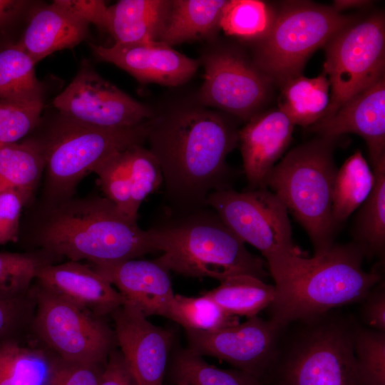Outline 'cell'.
I'll use <instances>...</instances> for the list:
<instances>
[{"instance_id": "6da1fadb", "label": "cell", "mask_w": 385, "mask_h": 385, "mask_svg": "<svg viewBox=\"0 0 385 385\" xmlns=\"http://www.w3.org/2000/svg\"><path fill=\"white\" fill-rule=\"evenodd\" d=\"M238 132L222 114L201 108L152 119L147 140L160 166L173 214L206 207L212 192L229 188L226 158L238 143Z\"/></svg>"}, {"instance_id": "7a4b0ae2", "label": "cell", "mask_w": 385, "mask_h": 385, "mask_svg": "<svg viewBox=\"0 0 385 385\" xmlns=\"http://www.w3.org/2000/svg\"><path fill=\"white\" fill-rule=\"evenodd\" d=\"M364 257L361 247L352 242L334 244L310 258L300 252L268 268L275 283L270 319L284 327L362 301L382 280L377 270L363 269Z\"/></svg>"}, {"instance_id": "3957f363", "label": "cell", "mask_w": 385, "mask_h": 385, "mask_svg": "<svg viewBox=\"0 0 385 385\" xmlns=\"http://www.w3.org/2000/svg\"><path fill=\"white\" fill-rule=\"evenodd\" d=\"M36 240L50 255L110 264L155 252L148 230L106 197L69 198L51 205Z\"/></svg>"}, {"instance_id": "277c9868", "label": "cell", "mask_w": 385, "mask_h": 385, "mask_svg": "<svg viewBox=\"0 0 385 385\" xmlns=\"http://www.w3.org/2000/svg\"><path fill=\"white\" fill-rule=\"evenodd\" d=\"M206 207L148 230L155 251L163 252L155 261L186 277L221 282L249 274L263 280L267 276L264 261L247 250L214 210Z\"/></svg>"}, {"instance_id": "5b68a950", "label": "cell", "mask_w": 385, "mask_h": 385, "mask_svg": "<svg viewBox=\"0 0 385 385\" xmlns=\"http://www.w3.org/2000/svg\"><path fill=\"white\" fill-rule=\"evenodd\" d=\"M337 140L317 137L289 150L268 174L265 187L284 204L321 255L334 245L337 225L332 216V192L337 168Z\"/></svg>"}, {"instance_id": "8992f818", "label": "cell", "mask_w": 385, "mask_h": 385, "mask_svg": "<svg viewBox=\"0 0 385 385\" xmlns=\"http://www.w3.org/2000/svg\"><path fill=\"white\" fill-rule=\"evenodd\" d=\"M328 313L294 322L297 329L286 342L281 334L265 384L360 385L354 349L357 325Z\"/></svg>"}, {"instance_id": "52a82bcc", "label": "cell", "mask_w": 385, "mask_h": 385, "mask_svg": "<svg viewBox=\"0 0 385 385\" xmlns=\"http://www.w3.org/2000/svg\"><path fill=\"white\" fill-rule=\"evenodd\" d=\"M60 115L45 140H38L51 205L71 198L78 183L113 155L143 145L153 119L134 127L106 128Z\"/></svg>"}, {"instance_id": "ba28073f", "label": "cell", "mask_w": 385, "mask_h": 385, "mask_svg": "<svg viewBox=\"0 0 385 385\" xmlns=\"http://www.w3.org/2000/svg\"><path fill=\"white\" fill-rule=\"evenodd\" d=\"M359 19L312 1H284L276 9L270 31L255 42L253 62L279 86L302 74L308 59L318 48Z\"/></svg>"}, {"instance_id": "9c48e42d", "label": "cell", "mask_w": 385, "mask_h": 385, "mask_svg": "<svg viewBox=\"0 0 385 385\" xmlns=\"http://www.w3.org/2000/svg\"><path fill=\"white\" fill-rule=\"evenodd\" d=\"M324 48L323 72L329 81L331 94L322 119L334 115L347 101L384 77V14L375 12L360 18L337 33Z\"/></svg>"}, {"instance_id": "30bf717a", "label": "cell", "mask_w": 385, "mask_h": 385, "mask_svg": "<svg viewBox=\"0 0 385 385\" xmlns=\"http://www.w3.org/2000/svg\"><path fill=\"white\" fill-rule=\"evenodd\" d=\"M33 328L48 351L73 364H106L116 342L101 319L38 284L34 289Z\"/></svg>"}, {"instance_id": "8fae6325", "label": "cell", "mask_w": 385, "mask_h": 385, "mask_svg": "<svg viewBox=\"0 0 385 385\" xmlns=\"http://www.w3.org/2000/svg\"><path fill=\"white\" fill-rule=\"evenodd\" d=\"M207 206L241 240L260 250L268 267L300 252L293 244L286 206L267 188L245 192L215 190L208 195Z\"/></svg>"}, {"instance_id": "7c38bea8", "label": "cell", "mask_w": 385, "mask_h": 385, "mask_svg": "<svg viewBox=\"0 0 385 385\" xmlns=\"http://www.w3.org/2000/svg\"><path fill=\"white\" fill-rule=\"evenodd\" d=\"M202 104L248 120L270 99L274 83L238 49L218 48L203 58Z\"/></svg>"}, {"instance_id": "4fadbf2b", "label": "cell", "mask_w": 385, "mask_h": 385, "mask_svg": "<svg viewBox=\"0 0 385 385\" xmlns=\"http://www.w3.org/2000/svg\"><path fill=\"white\" fill-rule=\"evenodd\" d=\"M284 327L257 316L210 332L185 329L188 348L223 360L265 384Z\"/></svg>"}, {"instance_id": "5bb4252c", "label": "cell", "mask_w": 385, "mask_h": 385, "mask_svg": "<svg viewBox=\"0 0 385 385\" xmlns=\"http://www.w3.org/2000/svg\"><path fill=\"white\" fill-rule=\"evenodd\" d=\"M60 115L106 128L137 126L153 118L151 110L83 65L70 84L53 100Z\"/></svg>"}, {"instance_id": "9a60e30c", "label": "cell", "mask_w": 385, "mask_h": 385, "mask_svg": "<svg viewBox=\"0 0 385 385\" xmlns=\"http://www.w3.org/2000/svg\"><path fill=\"white\" fill-rule=\"evenodd\" d=\"M116 342L137 385H163L173 334L125 302L112 314Z\"/></svg>"}, {"instance_id": "2e32d148", "label": "cell", "mask_w": 385, "mask_h": 385, "mask_svg": "<svg viewBox=\"0 0 385 385\" xmlns=\"http://www.w3.org/2000/svg\"><path fill=\"white\" fill-rule=\"evenodd\" d=\"M93 173L105 197L136 219L145 198L163 183L160 166L149 149L135 145L116 153Z\"/></svg>"}, {"instance_id": "e0dca14e", "label": "cell", "mask_w": 385, "mask_h": 385, "mask_svg": "<svg viewBox=\"0 0 385 385\" xmlns=\"http://www.w3.org/2000/svg\"><path fill=\"white\" fill-rule=\"evenodd\" d=\"M99 59L125 70L138 81L178 86L195 73L199 61L158 41L115 43L110 47L91 44Z\"/></svg>"}, {"instance_id": "ac0fdd59", "label": "cell", "mask_w": 385, "mask_h": 385, "mask_svg": "<svg viewBox=\"0 0 385 385\" xmlns=\"http://www.w3.org/2000/svg\"><path fill=\"white\" fill-rule=\"evenodd\" d=\"M308 128L319 137L334 140L346 133L356 134L366 143L372 167L384 162L385 77Z\"/></svg>"}, {"instance_id": "d6986e66", "label": "cell", "mask_w": 385, "mask_h": 385, "mask_svg": "<svg viewBox=\"0 0 385 385\" xmlns=\"http://www.w3.org/2000/svg\"><path fill=\"white\" fill-rule=\"evenodd\" d=\"M294 125L279 108L259 112L238 132L250 190L266 188V178L292 140Z\"/></svg>"}, {"instance_id": "ffe728a7", "label": "cell", "mask_w": 385, "mask_h": 385, "mask_svg": "<svg viewBox=\"0 0 385 385\" xmlns=\"http://www.w3.org/2000/svg\"><path fill=\"white\" fill-rule=\"evenodd\" d=\"M91 267L145 317H167L175 294L169 271L155 260L131 259Z\"/></svg>"}, {"instance_id": "44dd1931", "label": "cell", "mask_w": 385, "mask_h": 385, "mask_svg": "<svg viewBox=\"0 0 385 385\" xmlns=\"http://www.w3.org/2000/svg\"><path fill=\"white\" fill-rule=\"evenodd\" d=\"M36 279L43 287L99 317L111 314L125 302L106 279L80 262L45 265Z\"/></svg>"}, {"instance_id": "7402d4cb", "label": "cell", "mask_w": 385, "mask_h": 385, "mask_svg": "<svg viewBox=\"0 0 385 385\" xmlns=\"http://www.w3.org/2000/svg\"><path fill=\"white\" fill-rule=\"evenodd\" d=\"M88 25L54 1L32 14L16 43L36 63L55 51L73 48L83 41Z\"/></svg>"}, {"instance_id": "603a6c76", "label": "cell", "mask_w": 385, "mask_h": 385, "mask_svg": "<svg viewBox=\"0 0 385 385\" xmlns=\"http://www.w3.org/2000/svg\"><path fill=\"white\" fill-rule=\"evenodd\" d=\"M171 1L121 0L108 6L107 31L115 43L158 41Z\"/></svg>"}, {"instance_id": "cb8c5ba5", "label": "cell", "mask_w": 385, "mask_h": 385, "mask_svg": "<svg viewBox=\"0 0 385 385\" xmlns=\"http://www.w3.org/2000/svg\"><path fill=\"white\" fill-rule=\"evenodd\" d=\"M224 0H174L158 41L170 46L213 36L220 28Z\"/></svg>"}, {"instance_id": "d4e9b609", "label": "cell", "mask_w": 385, "mask_h": 385, "mask_svg": "<svg viewBox=\"0 0 385 385\" xmlns=\"http://www.w3.org/2000/svg\"><path fill=\"white\" fill-rule=\"evenodd\" d=\"M278 108L294 125L309 128L324 115L330 99V83L322 71L316 77L302 74L280 84Z\"/></svg>"}, {"instance_id": "484cf974", "label": "cell", "mask_w": 385, "mask_h": 385, "mask_svg": "<svg viewBox=\"0 0 385 385\" xmlns=\"http://www.w3.org/2000/svg\"><path fill=\"white\" fill-rule=\"evenodd\" d=\"M50 353L21 340L0 343V385H48L58 359Z\"/></svg>"}, {"instance_id": "4316f807", "label": "cell", "mask_w": 385, "mask_h": 385, "mask_svg": "<svg viewBox=\"0 0 385 385\" xmlns=\"http://www.w3.org/2000/svg\"><path fill=\"white\" fill-rule=\"evenodd\" d=\"M44 167V157L38 140L0 142V191L16 189L31 199Z\"/></svg>"}, {"instance_id": "83f0119b", "label": "cell", "mask_w": 385, "mask_h": 385, "mask_svg": "<svg viewBox=\"0 0 385 385\" xmlns=\"http://www.w3.org/2000/svg\"><path fill=\"white\" fill-rule=\"evenodd\" d=\"M204 294L227 315L249 318L269 307L275 295V287L252 275L236 274L223 279L218 287Z\"/></svg>"}, {"instance_id": "f1b7e54d", "label": "cell", "mask_w": 385, "mask_h": 385, "mask_svg": "<svg viewBox=\"0 0 385 385\" xmlns=\"http://www.w3.org/2000/svg\"><path fill=\"white\" fill-rule=\"evenodd\" d=\"M374 175L361 151H356L337 170L332 192V216L339 226L366 200Z\"/></svg>"}, {"instance_id": "f546056e", "label": "cell", "mask_w": 385, "mask_h": 385, "mask_svg": "<svg viewBox=\"0 0 385 385\" xmlns=\"http://www.w3.org/2000/svg\"><path fill=\"white\" fill-rule=\"evenodd\" d=\"M373 189L361 205L354 230V241L365 257L382 258L385 250V161L373 168Z\"/></svg>"}, {"instance_id": "4dcf8cb0", "label": "cell", "mask_w": 385, "mask_h": 385, "mask_svg": "<svg viewBox=\"0 0 385 385\" xmlns=\"http://www.w3.org/2000/svg\"><path fill=\"white\" fill-rule=\"evenodd\" d=\"M35 64L17 43L0 49V98L43 101V86L36 76Z\"/></svg>"}, {"instance_id": "1f68e13d", "label": "cell", "mask_w": 385, "mask_h": 385, "mask_svg": "<svg viewBox=\"0 0 385 385\" xmlns=\"http://www.w3.org/2000/svg\"><path fill=\"white\" fill-rule=\"evenodd\" d=\"M276 9L258 0L227 1L222 12L220 28L233 37L257 42L270 31Z\"/></svg>"}, {"instance_id": "d6a6232c", "label": "cell", "mask_w": 385, "mask_h": 385, "mask_svg": "<svg viewBox=\"0 0 385 385\" xmlns=\"http://www.w3.org/2000/svg\"><path fill=\"white\" fill-rule=\"evenodd\" d=\"M170 374L176 383L187 385H265L256 377L239 369H223L212 366L189 349L178 351Z\"/></svg>"}, {"instance_id": "836d02e7", "label": "cell", "mask_w": 385, "mask_h": 385, "mask_svg": "<svg viewBox=\"0 0 385 385\" xmlns=\"http://www.w3.org/2000/svg\"><path fill=\"white\" fill-rule=\"evenodd\" d=\"M167 318L182 325L185 329L210 332L238 323L237 317L225 313L210 297L175 294Z\"/></svg>"}, {"instance_id": "e575fe53", "label": "cell", "mask_w": 385, "mask_h": 385, "mask_svg": "<svg viewBox=\"0 0 385 385\" xmlns=\"http://www.w3.org/2000/svg\"><path fill=\"white\" fill-rule=\"evenodd\" d=\"M49 264L41 255L0 252V299L26 296L38 270Z\"/></svg>"}, {"instance_id": "d590c367", "label": "cell", "mask_w": 385, "mask_h": 385, "mask_svg": "<svg viewBox=\"0 0 385 385\" xmlns=\"http://www.w3.org/2000/svg\"><path fill=\"white\" fill-rule=\"evenodd\" d=\"M354 349L360 385H385V332L357 326Z\"/></svg>"}, {"instance_id": "8d00e7d4", "label": "cell", "mask_w": 385, "mask_h": 385, "mask_svg": "<svg viewBox=\"0 0 385 385\" xmlns=\"http://www.w3.org/2000/svg\"><path fill=\"white\" fill-rule=\"evenodd\" d=\"M43 101H19L0 98V142L15 143L40 123Z\"/></svg>"}, {"instance_id": "74e56055", "label": "cell", "mask_w": 385, "mask_h": 385, "mask_svg": "<svg viewBox=\"0 0 385 385\" xmlns=\"http://www.w3.org/2000/svg\"><path fill=\"white\" fill-rule=\"evenodd\" d=\"M28 295L0 299V343L21 340L31 322V301Z\"/></svg>"}, {"instance_id": "f35d334b", "label": "cell", "mask_w": 385, "mask_h": 385, "mask_svg": "<svg viewBox=\"0 0 385 385\" xmlns=\"http://www.w3.org/2000/svg\"><path fill=\"white\" fill-rule=\"evenodd\" d=\"M29 200L16 189L0 191V245L17 241L21 210Z\"/></svg>"}, {"instance_id": "ab89813d", "label": "cell", "mask_w": 385, "mask_h": 385, "mask_svg": "<svg viewBox=\"0 0 385 385\" xmlns=\"http://www.w3.org/2000/svg\"><path fill=\"white\" fill-rule=\"evenodd\" d=\"M103 366L73 364L58 359L48 385H98Z\"/></svg>"}, {"instance_id": "60d3db41", "label": "cell", "mask_w": 385, "mask_h": 385, "mask_svg": "<svg viewBox=\"0 0 385 385\" xmlns=\"http://www.w3.org/2000/svg\"><path fill=\"white\" fill-rule=\"evenodd\" d=\"M56 3L85 22L107 31L108 11L101 0H55Z\"/></svg>"}, {"instance_id": "b9f144b4", "label": "cell", "mask_w": 385, "mask_h": 385, "mask_svg": "<svg viewBox=\"0 0 385 385\" xmlns=\"http://www.w3.org/2000/svg\"><path fill=\"white\" fill-rule=\"evenodd\" d=\"M361 314L371 329L385 332V284L381 280L373 287L362 300Z\"/></svg>"}, {"instance_id": "7bdbcfd3", "label": "cell", "mask_w": 385, "mask_h": 385, "mask_svg": "<svg viewBox=\"0 0 385 385\" xmlns=\"http://www.w3.org/2000/svg\"><path fill=\"white\" fill-rule=\"evenodd\" d=\"M98 385H137L120 352L111 351L102 368Z\"/></svg>"}, {"instance_id": "ee69618b", "label": "cell", "mask_w": 385, "mask_h": 385, "mask_svg": "<svg viewBox=\"0 0 385 385\" xmlns=\"http://www.w3.org/2000/svg\"><path fill=\"white\" fill-rule=\"evenodd\" d=\"M26 1L0 0V31L11 24L24 11Z\"/></svg>"}, {"instance_id": "f6af8a7d", "label": "cell", "mask_w": 385, "mask_h": 385, "mask_svg": "<svg viewBox=\"0 0 385 385\" xmlns=\"http://www.w3.org/2000/svg\"><path fill=\"white\" fill-rule=\"evenodd\" d=\"M373 4L369 0H335L332 7L337 12L349 9H361L369 7Z\"/></svg>"}, {"instance_id": "bcb514c9", "label": "cell", "mask_w": 385, "mask_h": 385, "mask_svg": "<svg viewBox=\"0 0 385 385\" xmlns=\"http://www.w3.org/2000/svg\"><path fill=\"white\" fill-rule=\"evenodd\" d=\"M175 385H187L185 382L180 381L175 384Z\"/></svg>"}, {"instance_id": "7dc6e473", "label": "cell", "mask_w": 385, "mask_h": 385, "mask_svg": "<svg viewBox=\"0 0 385 385\" xmlns=\"http://www.w3.org/2000/svg\"><path fill=\"white\" fill-rule=\"evenodd\" d=\"M265 385H274V384H265Z\"/></svg>"}]
</instances>
